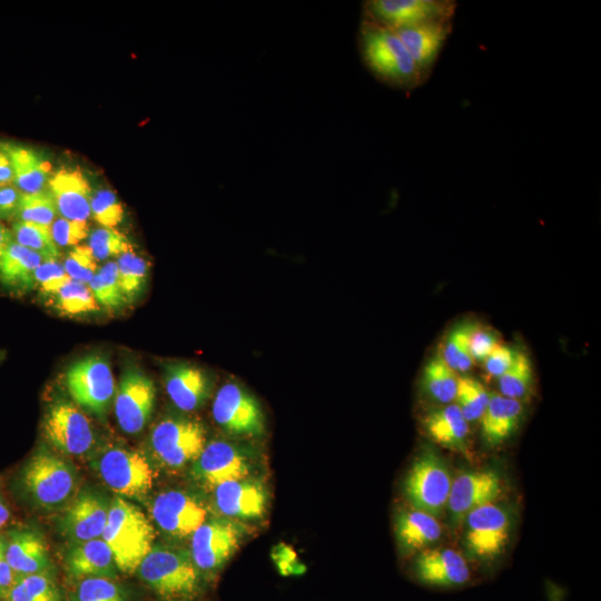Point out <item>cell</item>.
<instances>
[{
    "label": "cell",
    "mask_w": 601,
    "mask_h": 601,
    "mask_svg": "<svg viewBox=\"0 0 601 601\" xmlns=\"http://www.w3.org/2000/svg\"><path fill=\"white\" fill-rule=\"evenodd\" d=\"M357 43L363 63L381 82L406 91L424 83L395 31L362 21Z\"/></svg>",
    "instance_id": "1"
},
{
    "label": "cell",
    "mask_w": 601,
    "mask_h": 601,
    "mask_svg": "<svg viewBox=\"0 0 601 601\" xmlns=\"http://www.w3.org/2000/svg\"><path fill=\"white\" fill-rule=\"evenodd\" d=\"M101 539L109 546L117 569L135 573L154 546L155 530L136 505L117 496L110 501Z\"/></svg>",
    "instance_id": "2"
},
{
    "label": "cell",
    "mask_w": 601,
    "mask_h": 601,
    "mask_svg": "<svg viewBox=\"0 0 601 601\" xmlns=\"http://www.w3.org/2000/svg\"><path fill=\"white\" fill-rule=\"evenodd\" d=\"M136 572L155 593L170 601L191 599L201 587V573L190 553L170 546L154 545Z\"/></svg>",
    "instance_id": "3"
},
{
    "label": "cell",
    "mask_w": 601,
    "mask_h": 601,
    "mask_svg": "<svg viewBox=\"0 0 601 601\" xmlns=\"http://www.w3.org/2000/svg\"><path fill=\"white\" fill-rule=\"evenodd\" d=\"M19 481L32 503L53 509L70 499L76 476L65 460L47 450H39L21 469Z\"/></svg>",
    "instance_id": "4"
},
{
    "label": "cell",
    "mask_w": 601,
    "mask_h": 601,
    "mask_svg": "<svg viewBox=\"0 0 601 601\" xmlns=\"http://www.w3.org/2000/svg\"><path fill=\"white\" fill-rule=\"evenodd\" d=\"M451 486L449 469L430 449L415 459L404 481V492L413 509L433 518L442 514Z\"/></svg>",
    "instance_id": "5"
},
{
    "label": "cell",
    "mask_w": 601,
    "mask_h": 601,
    "mask_svg": "<svg viewBox=\"0 0 601 601\" xmlns=\"http://www.w3.org/2000/svg\"><path fill=\"white\" fill-rule=\"evenodd\" d=\"M93 465L102 482L119 496L141 499L152 486L154 470L139 451L109 447Z\"/></svg>",
    "instance_id": "6"
},
{
    "label": "cell",
    "mask_w": 601,
    "mask_h": 601,
    "mask_svg": "<svg viewBox=\"0 0 601 601\" xmlns=\"http://www.w3.org/2000/svg\"><path fill=\"white\" fill-rule=\"evenodd\" d=\"M206 445L204 425L191 418L167 417L151 431L150 447L166 467L179 469L195 462Z\"/></svg>",
    "instance_id": "7"
},
{
    "label": "cell",
    "mask_w": 601,
    "mask_h": 601,
    "mask_svg": "<svg viewBox=\"0 0 601 601\" xmlns=\"http://www.w3.org/2000/svg\"><path fill=\"white\" fill-rule=\"evenodd\" d=\"M453 0H367L363 3L362 21L397 30L431 21L453 20Z\"/></svg>",
    "instance_id": "8"
},
{
    "label": "cell",
    "mask_w": 601,
    "mask_h": 601,
    "mask_svg": "<svg viewBox=\"0 0 601 601\" xmlns=\"http://www.w3.org/2000/svg\"><path fill=\"white\" fill-rule=\"evenodd\" d=\"M66 385L72 400L99 417L106 415L115 395V380L108 361L89 355L66 372Z\"/></svg>",
    "instance_id": "9"
},
{
    "label": "cell",
    "mask_w": 601,
    "mask_h": 601,
    "mask_svg": "<svg viewBox=\"0 0 601 601\" xmlns=\"http://www.w3.org/2000/svg\"><path fill=\"white\" fill-rule=\"evenodd\" d=\"M512 519L506 508L494 503L471 511L465 516L464 548L471 559L490 561L505 548Z\"/></svg>",
    "instance_id": "10"
},
{
    "label": "cell",
    "mask_w": 601,
    "mask_h": 601,
    "mask_svg": "<svg viewBox=\"0 0 601 601\" xmlns=\"http://www.w3.org/2000/svg\"><path fill=\"white\" fill-rule=\"evenodd\" d=\"M213 417L228 434L258 436L265 430V418L257 400L240 384L225 383L213 402Z\"/></svg>",
    "instance_id": "11"
},
{
    "label": "cell",
    "mask_w": 601,
    "mask_h": 601,
    "mask_svg": "<svg viewBox=\"0 0 601 601\" xmlns=\"http://www.w3.org/2000/svg\"><path fill=\"white\" fill-rule=\"evenodd\" d=\"M47 440L61 452L82 455L93 445L95 434L88 417L72 403L57 401L43 420Z\"/></svg>",
    "instance_id": "12"
},
{
    "label": "cell",
    "mask_w": 601,
    "mask_h": 601,
    "mask_svg": "<svg viewBox=\"0 0 601 601\" xmlns=\"http://www.w3.org/2000/svg\"><path fill=\"white\" fill-rule=\"evenodd\" d=\"M156 398L154 382L140 370L125 371L115 396V414L122 431L140 432L149 421Z\"/></svg>",
    "instance_id": "13"
},
{
    "label": "cell",
    "mask_w": 601,
    "mask_h": 601,
    "mask_svg": "<svg viewBox=\"0 0 601 601\" xmlns=\"http://www.w3.org/2000/svg\"><path fill=\"white\" fill-rule=\"evenodd\" d=\"M242 532L226 519L205 521L193 534L190 556L199 572L218 570L237 549Z\"/></svg>",
    "instance_id": "14"
},
{
    "label": "cell",
    "mask_w": 601,
    "mask_h": 601,
    "mask_svg": "<svg viewBox=\"0 0 601 601\" xmlns=\"http://www.w3.org/2000/svg\"><path fill=\"white\" fill-rule=\"evenodd\" d=\"M150 512L156 524L164 532L176 538L191 535L207 516L201 502L181 491L158 494L151 504Z\"/></svg>",
    "instance_id": "15"
},
{
    "label": "cell",
    "mask_w": 601,
    "mask_h": 601,
    "mask_svg": "<svg viewBox=\"0 0 601 601\" xmlns=\"http://www.w3.org/2000/svg\"><path fill=\"white\" fill-rule=\"evenodd\" d=\"M195 476L208 487L245 479L249 475V463L244 452L236 445L217 440L206 443L194 462Z\"/></svg>",
    "instance_id": "16"
},
{
    "label": "cell",
    "mask_w": 601,
    "mask_h": 601,
    "mask_svg": "<svg viewBox=\"0 0 601 601\" xmlns=\"http://www.w3.org/2000/svg\"><path fill=\"white\" fill-rule=\"evenodd\" d=\"M502 485L497 473L492 470L472 471L460 474L453 482L447 509L453 523H459L473 510L493 503L501 494Z\"/></svg>",
    "instance_id": "17"
},
{
    "label": "cell",
    "mask_w": 601,
    "mask_h": 601,
    "mask_svg": "<svg viewBox=\"0 0 601 601\" xmlns=\"http://www.w3.org/2000/svg\"><path fill=\"white\" fill-rule=\"evenodd\" d=\"M452 29L453 20H441L395 30L423 82L430 78Z\"/></svg>",
    "instance_id": "18"
},
{
    "label": "cell",
    "mask_w": 601,
    "mask_h": 601,
    "mask_svg": "<svg viewBox=\"0 0 601 601\" xmlns=\"http://www.w3.org/2000/svg\"><path fill=\"white\" fill-rule=\"evenodd\" d=\"M164 382L171 402L184 412H193L203 406L213 386L209 374L188 362L167 364Z\"/></svg>",
    "instance_id": "19"
},
{
    "label": "cell",
    "mask_w": 601,
    "mask_h": 601,
    "mask_svg": "<svg viewBox=\"0 0 601 601\" xmlns=\"http://www.w3.org/2000/svg\"><path fill=\"white\" fill-rule=\"evenodd\" d=\"M416 579L428 587L454 588L470 580L465 559L449 548L425 549L414 561Z\"/></svg>",
    "instance_id": "20"
},
{
    "label": "cell",
    "mask_w": 601,
    "mask_h": 601,
    "mask_svg": "<svg viewBox=\"0 0 601 601\" xmlns=\"http://www.w3.org/2000/svg\"><path fill=\"white\" fill-rule=\"evenodd\" d=\"M58 214L67 219L87 221L90 217L92 188L79 168H60L48 181Z\"/></svg>",
    "instance_id": "21"
},
{
    "label": "cell",
    "mask_w": 601,
    "mask_h": 601,
    "mask_svg": "<svg viewBox=\"0 0 601 601\" xmlns=\"http://www.w3.org/2000/svg\"><path fill=\"white\" fill-rule=\"evenodd\" d=\"M215 504L226 516L249 520L263 515L267 505L264 485L253 479H240L219 484L215 489Z\"/></svg>",
    "instance_id": "22"
},
{
    "label": "cell",
    "mask_w": 601,
    "mask_h": 601,
    "mask_svg": "<svg viewBox=\"0 0 601 601\" xmlns=\"http://www.w3.org/2000/svg\"><path fill=\"white\" fill-rule=\"evenodd\" d=\"M110 502L93 492H82L69 506L63 518L65 533L75 542L101 538Z\"/></svg>",
    "instance_id": "23"
},
{
    "label": "cell",
    "mask_w": 601,
    "mask_h": 601,
    "mask_svg": "<svg viewBox=\"0 0 601 601\" xmlns=\"http://www.w3.org/2000/svg\"><path fill=\"white\" fill-rule=\"evenodd\" d=\"M3 539L6 559L18 577L50 570L43 538L31 529H13Z\"/></svg>",
    "instance_id": "24"
},
{
    "label": "cell",
    "mask_w": 601,
    "mask_h": 601,
    "mask_svg": "<svg viewBox=\"0 0 601 601\" xmlns=\"http://www.w3.org/2000/svg\"><path fill=\"white\" fill-rule=\"evenodd\" d=\"M2 145L11 161L12 184L22 194L38 193L47 188L51 165L38 150L12 141H2Z\"/></svg>",
    "instance_id": "25"
},
{
    "label": "cell",
    "mask_w": 601,
    "mask_h": 601,
    "mask_svg": "<svg viewBox=\"0 0 601 601\" xmlns=\"http://www.w3.org/2000/svg\"><path fill=\"white\" fill-rule=\"evenodd\" d=\"M66 566L70 575L77 579L89 577L115 578L117 566L114 555L101 539L76 543L66 555Z\"/></svg>",
    "instance_id": "26"
},
{
    "label": "cell",
    "mask_w": 601,
    "mask_h": 601,
    "mask_svg": "<svg viewBox=\"0 0 601 601\" xmlns=\"http://www.w3.org/2000/svg\"><path fill=\"white\" fill-rule=\"evenodd\" d=\"M522 416L519 400L491 393L487 406L481 417L482 437L490 446L505 441L516 428Z\"/></svg>",
    "instance_id": "27"
},
{
    "label": "cell",
    "mask_w": 601,
    "mask_h": 601,
    "mask_svg": "<svg viewBox=\"0 0 601 601\" xmlns=\"http://www.w3.org/2000/svg\"><path fill=\"white\" fill-rule=\"evenodd\" d=\"M423 425L437 444L453 451L467 453L469 423L455 404H449L427 413Z\"/></svg>",
    "instance_id": "28"
},
{
    "label": "cell",
    "mask_w": 601,
    "mask_h": 601,
    "mask_svg": "<svg viewBox=\"0 0 601 601\" xmlns=\"http://www.w3.org/2000/svg\"><path fill=\"white\" fill-rule=\"evenodd\" d=\"M442 534L435 518L417 510L401 511L395 519V535L404 554L423 551Z\"/></svg>",
    "instance_id": "29"
},
{
    "label": "cell",
    "mask_w": 601,
    "mask_h": 601,
    "mask_svg": "<svg viewBox=\"0 0 601 601\" xmlns=\"http://www.w3.org/2000/svg\"><path fill=\"white\" fill-rule=\"evenodd\" d=\"M41 263L39 254L12 240L0 259V280L14 292L30 289L36 285L35 274Z\"/></svg>",
    "instance_id": "30"
},
{
    "label": "cell",
    "mask_w": 601,
    "mask_h": 601,
    "mask_svg": "<svg viewBox=\"0 0 601 601\" xmlns=\"http://www.w3.org/2000/svg\"><path fill=\"white\" fill-rule=\"evenodd\" d=\"M457 380L456 373L443 361L439 352L423 368V390L441 404H447L454 400Z\"/></svg>",
    "instance_id": "31"
},
{
    "label": "cell",
    "mask_w": 601,
    "mask_h": 601,
    "mask_svg": "<svg viewBox=\"0 0 601 601\" xmlns=\"http://www.w3.org/2000/svg\"><path fill=\"white\" fill-rule=\"evenodd\" d=\"M3 601H62L49 571L19 577Z\"/></svg>",
    "instance_id": "32"
},
{
    "label": "cell",
    "mask_w": 601,
    "mask_h": 601,
    "mask_svg": "<svg viewBox=\"0 0 601 601\" xmlns=\"http://www.w3.org/2000/svg\"><path fill=\"white\" fill-rule=\"evenodd\" d=\"M11 233L13 242L36 252L42 260H58L60 252L52 238L50 227L17 220Z\"/></svg>",
    "instance_id": "33"
},
{
    "label": "cell",
    "mask_w": 601,
    "mask_h": 601,
    "mask_svg": "<svg viewBox=\"0 0 601 601\" xmlns=\"http://www.w3.org/2000/svg\"><path fill=\"white\" fill-rule=\"evenodd\" d=\"M490 394L484 385L474 377L463 376L457 380L455 405L467 423L480 420L487 406Z\"/></svg>",
    "instance_id": "34"
},
{
    "label": "cell",
    "mask_w": 601,
    "mask_h": 601,
    "mask_svg": "<svg viewBox=\"0 0 601 601\" xmlns=\"http://www.w3.org/2000/svg\"><path fill=\"white\" fill-rule=\"evenodd\" d=\"M118 278L126 302L134 300L142 290L147 282L148 264L132 250L118 256Z\"/></svg>",
    "instance_id": "35"
},
{
    "label": "cell",
    "mask_w": 601,
    "mask_h": 601,
    "mask_svg": "<svg viewBox=\"0 0 601 601\" xmlns=\"http://www.w3.org/2000/svg\"><path fill=\"white\" fill-rule=\"evenodd\" d=\"M472 327L473 323H462L453 327L445 336L442 351L439 352L455 373L469 371L474 363L469 353V336Z\"/></svg>",
    "instance_id": "36"
},
{
    "label": "cell",
    "mask_w": 601,
    "mask_h": 601,
    "mask_svg": "<svg viewBox=\"0 0 601 601\" xmlns=\"http://www.w3.org/2000/svg\"><path fill=\"white\" fill-rule=\"evenodd\" d=\"M532 381V362L525 352L518 351L511 366L499 377L501 395L519 400L529 392Z\"/></svg>",
    "instance_id": "37"
},
{
    "label": "cell",
    "mask_w": 601,
    "mask_h": 601,
    "mask_svg": "<svg viewBox=\"0 0 601 601\" xmlns=\"http://www.w3.org/2000/svg\"><path fill=\"white\" fill-rule=\"evenodd\" d=\"M57 214L55 199L47 187L38 193L22 194L17 218L21 221L50 227Z\"/></svg>",
    "instance_id": "38"
},
{
    "label": "cell",
    "mask_w": 601,
    "mask_h": 601,
    "mask_svg": "<svg viewBox=\"0 0 601 601\" xmlns=\"http://www.w3.org/2000/svg\"><path fill=\"white\" fill-rule=\"evenodd\" d=\"M88 285L96 300L106 307H118L126 303L116 262H107L99 267Z\"/></svg>",
    "instance_id": "39"
},
{
    "label": "cell",
    "mask_w": 601,
    "mask_h": 601,
    "mask_svg": "<svg viewBox=\"0 0 601 601\" xmlns=\"http://www.w3.org/2000/svg\"><path fill=\"white\" fill-rule=\"evenodd\" d=\"M72 601H127V594L112 578L89 577L79 579Z\"/></svg>",
    "instance_id": "40"
},
{
    "label": "cell",
    "mask_w": 601,
    "mask_h": 601,
    "mask_svg": "<svg viewBox=\"0 0 601 601\" xmlns=\"http://www.w3.org/2000/svg\"><path fill=\"white\" fill-rule=\"evenodd\" d=\"M57 307L69 315L85 314L98 308L88 284L71 280L56 294Z\"/></svg>",
    "instance_id": "41"
},
{
    "label": "cell",
    "mask_w": 601,
    "mask_h": 601,
    "mask_svg": "<svg viewBox=\"0 0 601 601\" xmlns=\"http://www.w3.org/2000/svg\"><path fill=\"white\" fill-rule=\"evenodd\" d=\"M88 238V247L97 262L132 250L129 239L115 228H96Z\"/></svg>",
    "instance_id": "42"
},
{
    "label": "cell",
    "mask_w": 601,
    "mask_h": 601,
    "mask_svg": "<svg viewBox=\"0 0 601 601\" xmlns=\"http://www.w3.org/2000/svg\"><path fill=\"white\" fill-rule=\"evenodd\" d=\"M90 214L101 227L114 228L124 218V207L112 190L99 188L92 191Z\"/></svg>",
    "instance_id": "43"
},
{
    "label": "cell",
    "mask_w": 601,
    "mask_h": 601,
    "mask_svg": "<svg viewBox=\"0 0 601 601\" xmlns=\"http://www.w3.org/2000/svg\"><path fill=\"white\" fill-rule=\"evenodd\" d=\"M72 280L89 284L95 276L98 266L88 245L75 246L62 264Z\"/></svg>",
    "instance_id": "44"
},
{
    "label": "cell",
    "mask_w": 601,
    "mask_h": 601,
    "mask_svg": "<svg viewBox=\"0 0 601 601\" xmlns=\"http://www.w3.org/2000/svg\"><path fill=\"white\" fill-rule=\"evenodd\" d=\"M35 279L43 293L52 295L72 280L58 260H42L36 270Z\"/></svg>",
    "instance_id": "45"
},
{
    "label": "cell",
    "mask_w": 601,
    "mask_h": 601,
    "mask_svg": "<svg viewBox=\"0 0 601 601\" xmlns=\"http://www.w3.org/2000/svg\"><path fill=\"white\" fill-rule=\"evenodd\" d=\"M57 246H76L90 234L87 221L56 218L50 226Z\"/></svg>",
    "instance_id": "46"
},
{
    "label": "cell",
    "mask_w": 601,
    "mask_h": 601,
    "mask_svg": "<svg viewBox=\"0 0 601 601\" xmlns=\"http://www.w3.org/2000/svg\"><path fill=\"white\" fill-rule=\"evenodd\" d=\"M497 344V335L494 332L473 324L469 336V353L473 362H483Z\"/></svg>",
    "instance_id": "47"
},
{
    "label": "cell",
    "mask_w": 601,
    "mask_h": 601,
    "mask_svg": "<svg viewBox=\"0 0 601 601\" xmlns=\"http://www.w3.org/2000/svg\"><path fill=\"white\" fill-rule=\"evenodd\" d=\"M518 351L506 344H497L483 361L485 372L500 377L513 363Z\"/></svg>",
    "instance_id": "48"
},
{
    "label": "cell",
    "mask_w": 601,
    "mask_h": 601,
    "mask_svg": "<svg viewBox=\"0 0 601 601\" xmlns=\"http://www.w3.org/2000/svg\"><path fill=\"white\" fill-rule=\"evenodd\" d=\"M22 193L13 185L0 186V220L17 217Z\"/></svg>",
    "instance_id": "49"
},
{
    "label": "cell",
    "mask_w": 601,
    "mask_h": 601,
    "mask_svg": "<svg viewBox=\"0 0 601 601\" xmlns=\"http://www.w3.org/2000/svg\"><path fill=\"white\" fill-rule=\"evenodd\" d=\"M18 578L6 559L3 539L0 536V601H3Z\"/></svg>",
    "instance_id": "50"
},
{
    "label": "cell",
    "mask_w": 601,
    "mask_h": 601,
    "mask_svg": "<svg viewBox=\"0 0 601 601\" xmlns=\"http://www.w3.org/2000/svg\"><path fill=\"white\" fill-rule=\"evenodd\" d=\"M13 183V171L10 158L0 141V186Z\"/></svg>",
    "instance_id": "51"
},
{
    "label": "cell",
    "mask_w": 601,
    "mask_h": 601,
    "mask_svg": "<svg viewBox=\"0 0 601 601\" xmlns=\"http://www.w3.org/2000/svg\"><path fill=\"white\" fill-rule=\"evenodd\" d=\"M13 240L12 233L0 223V259L8 245Z\"/></svg>",
    "instance_id": "52"
},
{
    "label": "cell",
    "mask_w": 601,
    "mask_h": 601,
    "mask_svg": "<svg viewBox=\"0 0 601 601\" xmlns=\"http://www.w3.org/2000/svg\"><path fill=\"white\" fill-rule=\"evenodd\" d=\"M10 519V510L7 502L0 494V530L7 524Z\"/></svg>",
    "instance_id": "53"
}]
</instances>
